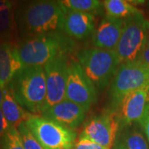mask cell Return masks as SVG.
Instances as JSON below:
<instances>
[{
	"mask_svg": "<svg viewBox=\"0 0 149 149\" xmlns=\"http://www.w3.org/2000/svg\"><path fill=\"white\" fill-rule=\"evenodd\" d=\"M17 102L34 115L46 109L47 83L43 66L24 67L17 72L7 86Z\"/></svg>",
	"mask_w": 149,
	"mask_h": 149,
	"instance_id": "obj_1",
	"label": "cell"
},
{
	"mask_svg": "<svg viewBox=\"0 0 149 149\" xmlns=\"http://www.w3.org/2000/svg\"><path fill=\"white\" fill-rule=\"evenodd\" d=\"M72 38L59 32L28 38L17 48L22 68L44 66L61 56H69L74 50Z\"/></svg>",
	"mask_w": 149,
	"mask_h": 149,
	"instance_id": "obj_2",
	"label": "cell"
},
{
	"mask_svg": "<svg viewBox=\"0 0 149 149\" xmlns=\"http://www.w3.org/2000/svg\"><path fill=\"white\" fill-rule=\"evenodd\" d=\"M66 12L61 1L29 3L22 10V29L29 38L62 30Z\"/></svg>",
	"mask_w": 149,
	"mask_h": 149,
	"instance_id": "obj_3",
	"label": "cell"
},
{
	"mask_svg": "<svg viewBox=\"0 0 149 149\" xmlns=\"http://www.w3.org/2000/svg\"><path fill=\"white\" fill-rule=\"evenodd\" d=\"M77 59L87 77L99 89L106 87L121 65L115 51L96 47L81 51Z\"/></svg>",
	"mask_w": 149,
	"mask_h": 149,
	"instance_id": "obj_4",
	"label": "cell"
},
{
	"mask_svg": "<svg viewBox=\"0 0 149 149\" xmlns=\"http://www.w3.org/2000/svg\"><path fill=\"white\" fill-rule=\"evenodd\" d=\"M149 86V69L138 61L119 65L109 89L110 110L117 112L123 99L132 92Z\"/></svg>",
	"mask_w": 149,
	"mask_h": 149,
	"instance_id": "obj_5",
	"label": "cell"
},
{
	"mask_svg": "<svg viewBox=\"0 0 149 149\" xmlns=\"http://www.w3.org/2000/svg\"><path fill=\"white\" fill-rule=\"evenodd\" d=\"M26 125L44 149H73L76 141L74 130L43 117L32 115Z\"/></svg>",
	"mask_w": 149,
	"mask_h": 149,
	"instance_id": "obj_6",
	"label": "cell"
},
{
	"mask_svg": "<svg viewBox=\"0 0 149 149\" xmlns=\"http://www.w3.org/2000/svg\"><path fill=\"white\" fill-rule=\"evenodd\" d=\"M149 22L141 11L123 19L122 36L115 48L121 63L135 61L147 43Z\"/></svg>",
	"mask_w": 149,
	"mask_h": 149,
	"instance_id": "obj_7",
	"label": "cell"
},
{
	"mask_svg": "<svg viewBox=\"0 0 149 149\" xmlns=\"http://www.w3.org/2000/svg\"><path fill=\"white\" fill-rule=\"evenodd\" d=\"M65 100L75 103L86 110L97 100V91L95 85L87 77L78 61L69 63Z\"/></svg>",
	"mask_w": 149,
	"mask_h": 149,
	"instance_id": "obj_8",
	"label": "cell"
},
{
	"mask_svg": "<svg viewBox=\"0 0 149 149\" xmlns=\"http://www.w3.org/2000/svg\"><path fill=\"white\" fill-rule=\"evenodd\" d=\"M118 130L119 122L117 112L109 109L91 118L85 124L81 134L106 149H112Z\"/></svg>",
	"mask_w": 149,
	"mask_h": 149,
	"instance_id": "obj_9",
	"label": "cell"
},
{
	"mask_svg": "<svg viewBox=\"0 0 149 149\" xmlns=\"http://www.w3.org/2000/svg\"><path fill=\"white\" fill-rule=\"evenodd\" d=\"M44 70L47 83L46 109L65 100L68 74V56H61L45 65ZM44 111V112H45Z\"/></svg>",
	"mask_w": 149,
	"mask_h": 149,
	"instance_id": "obj_10",
	"label": "cell"
},
{
	"mask_svg": "<svg viewBox=\"0 0 149 149\" xmlns=\"http://www.w3.org/2000/svg\"><path fill=\"white\" fill-rule=\"evenodd\" d=\"M149 103V86L132 92L127 95L118 109L119 130L131 126L143 116ZM118 130V131H119Z\"/></svg>",
	"mask_w": 149,
	"mask_h": 149,
	"instance_id": "obj_11",
	"label": "cell"
},
{
	"mask_svg": "<svg viewBox=\"0 0 149 149\" xmlns=\"http://www.w3.org/2000/svg\"><path fill=\"white\" fill-rule=\"evenodd\" d=\"M86 109L79 104L65 100L51 107L42 116L52 119L56 122L74 130L83 123Z\"/></svg>",
	"mask_w": 149,
	"mask_h": 149,
	"instance_id": "obj_12",
	"label": "cell"
},
{
	"mask_svg": "<svg viewBox=\"0 0 149 149\" xmlns=\"http://www.w3.org/2000/svg\"><path fill=\"white\" fill-rule=\"evenodd\" d=\"M123 29V19L105 16L93 33L92 42L94 47L114 51L122 36Z\"/></svg>",
	"mask_w": 149,
	"mask_h": 149,
	"instance_id": "obj_13",
	"label": "cell"
},
{
	"mask_svg": "<svg viewBox=\"0 0 149 149\" xmlns=\"http://www.w3.org/2000/svg\"><path fill=\"white\" fill-rule=\"evenodd\" d=\"M95 16L91 13L67 10L63 31L70 38L82 40L95 32Z\"/></svg>",
	"mask_w": 149,
	"mask_h": 149,
	"instance_id": "obj_14",
	"label": "cell"
},
{
	"mask_svg": "<svg viewBox=\"0 0 149 149\" xmlns=\"http://www.w3.org/2000/svg\"><path fill=\"white\" fill-rule=\"evenodd\" d=\"M22 65L17 56V48L8 42H0V87L4 90L9 85Z\"/></svg>",
	"mask_w": 149,
	"mask_h": 149,
	"instance_id": "obj_15",
	"label": "cell"
},
{
	"mask_svg": "<svg viewBox=\"0 0 149 149\" xmlns=\"http://www.w3.org/2000/svg\"><path fill=\"white\" fill-rule=\"evenodd\" d=\"M1 110L9 125L17 129L22 123H25L32 115H34L17 102L8 87L3 90V100Z\"/></svg>",
	"mask_w": 149,
	"mask_h": 149,
	"instance_id": "obj_16",
	"label": "cell"
},
{
	"mask_svg": "<svg viewBox=\"0 0 149 149\" xmlns=\"http://www.w3.org/2000/svg\"><path fill=\"white\" fill-rule=\"evenodd\" d=\"M14 28V13L10 1L0 0V42L11 37Z\"/></svg>",
	"mask_w": 149,
	"mask_h": 149,
	"instance_id": "obj_17",
	"label": "cell"
},
{
	"mask_svg": "<svg viewBox=\"0 0 149 149\" xmlns=\"http://www.w3.org/2000/svg\"><path fill=\"white\" fill-rule=\"evenodd\" d=\"M117 136L127 149H149L143 134L132 125L120 129Z\"/></svg>",
	"mask_w": 149,
	"mask_h": 149,
	"instance_id": "obj_18",
	"label": "cell"
},
{
	"mask_svg": "<svg viewBox=\"0 0 149 149\" xmlns=\"http://www.w3.org/2000/svg\"><path fill=\"white\" fill-rule=\"evenodd\" d=\"M103 5L106 12V16L119 19H125L139 12L129 1L125 0H105L103 2Z\"/></svg>",
	"mask_w": 149,
	"mask_h": 149,
	"instance_id": "obj_19",
	"label": "cell"
},
{
	"mask_svg": "<svg viewBox=\"0 0 149 149\" xmlns=\"http://www.w3.org/2000/svg\"><path fill=\"white\" fill-rule=\"evenodd\" d=\"M61 3L67 10L95 14L99 13L103 5V2L98 0H62Z\"/></svg>",
	"mask_w": 149,
	"mask_h": 149,
	"instance_id": "obj_20",
	"label": "cell"
},
{
	"mask_svg": "<svg viewBox=\"0 0 149 149\" xmlns=\"http://www.w3.org/2000/svg\"><path fill=\"white\" fill-rule=\"evenodd\" d=\"M21 137L24 149H44L41 143L37 141L34 135L31 133L26 125V123H22L17 128Z\"/></svg>",
	"mask_w": 149,
	"mask_h": 149,
	"instance_id": "obj_21",
	"label": "cell"
},
{
	"mask_svg": "<svg viewBox=\"0 0 149 149\" xmlns=\"http://www.w3.org/2000/svg\"><path fill=\"white\" fill-rule=\"evenodd\" d=\"M3 149H24L18 130L10 127L3 138Z\"/></svg>",
	"mask_w": 149,
	"mask_h": 149,
	"instance_id": "obj_22",
	"label": "cell"
},
{
	"mask_svg": "<svg viewBox=\"0 0 149 149\" xmlns=\"http://www.w3.org/2000/svg\"><path fill=\"white\" fill-rule=\"evenodd\" d=\"M73 149H106L95 142L91 141V139L86 138L83 134H80V137L76 139L74 143Z\"/></svg>",
	"mask_w": 149,
	"mask_h": 149,
	"instance_id": "obj_23",
	"label": "cell"
},
{
	"mask_svg": "<svg viewBox=\"0 0 149 149\" xmlns=\"http://www.w3.org/2000/svg\"><path fill=\"white\" fill-rule=\"evenodd\" d=\"M138 123L141 126V128H143L149 143V103L145 109V111H144L143 116L138 121Z\"/></svg>",
	"mask_w": 149,
	"mask_h": 149,
	"instance_id": "obj_24",
	"label": "cell"
},
{
	"mask_svg": "<svg viewBox=\"0 0 149 149\" xmlns=\"http://www.w3.org/2000/svg\"><path fill=\"white\" fill-rule=\"evenodd\" d=\"M135 61H138L139 63L149 69V45L148 43H146Z\"/></svg>",
	"mask_w": 149,
	"mask_h": 149,
	"instance_id": "obj_25",
	"label": "cell"
},
{
	"mask_svg": "<svg viewBox=\"0 0 149 149\" xmlns=\"http://www.w3.org/2000/svg\"><path fill=\"white\" fill-rule=\"evenodd\" d=\"M11 126L9 123H8L7 119L4 117L3 112L0 109V139H3L4 137V135L7 133V131L9 129Z\"/></svg>",
	"mask_w": 149,
	"mask_h": 149,
	"instance_id": "obj_26",
	"label": "cell"
},
{
	"mask_svg": "<svg viewBox=\"0 0 149 149\" xmlns=\"http://www.w3.org/2000/svg\"><path fill=\"white\" fill-rule=\"evenodd\" d=\"M113 149H127L125 148V146L123 145L121 140L118 139L117 137V139L115 140V143L113 144Z\"/></svg>",
	"mask_w": 149,
	"mask_h": 149,
	"instance_id": "obj_27",
	"label": "cell"
},
{
	"mask_svg": "<svg viewBox=\"0 0 149 149\" xmlns=\"http://www.w3.org/2000/svg\"><path fill=\"white\" fill-rule=\"evenodd\" d=\"M3 90L0 87V109L3 104Z\"/></svg>",
	"mask_w": 149,
	"mask_h": 149,
	"instance_id": "obj_28",
	"label": "cell"
},
{
	"mask_svg": "<svg viewBox=\"0 0 149 149\" xmlns=\"http://www.w3.org/2000/svg\"><path fill=\"white\" fill-rule=\"evenodd\" d=\"M147 43L149 45V32H148V40H147Z\"/></svg>",
	"mask_w": 149,
	"mask_h": 149,
	"instance_id": "obj_29",
	"label": "cell"
}]
</instances>
